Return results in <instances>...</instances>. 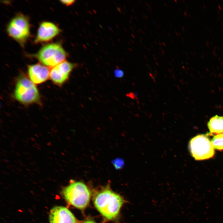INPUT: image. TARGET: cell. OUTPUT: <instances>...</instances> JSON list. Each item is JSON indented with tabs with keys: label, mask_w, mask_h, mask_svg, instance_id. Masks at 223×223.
Listing matches in <instances>:
<instances>
[{
	"label": "cell",
	"mask_w": 223,
	"mask_h": 223,
	"mask_svg": "<svg viewBox=\"0 0 223 223\" xmlns=\"http://www.w3.org/2000/svg\"><path fill=\"white\" fill-rule=\"evenodd\" d=\"M94 201L95 207L102 215L111 220L118 216L125 200L118 194L105 188L96 194Z\"/></svg>",
	"instance_id": "6da1fadb"
},
{
	"label": "cell",
	"mask_w": 223,
	"mask_h": 223,
	"mask_svg": "<svg viewBox=\"0 0 223 223\" xmlns=\"http://www.w3.org/2000/svg\"><path fill=\"white\" fill-rule=\"evenodd\" d=\"M62 194L65 199L71 205L81 210L89 204L90 193L86 185L81 181H74L65 187Z\"/></svg>",
	"instance_id": "7a4b0ae2"
},
{
	"label": "cell",
	"mask_w": 223,
	"mask_h": 223,
	"mask_svg": "<svg viewBox=\"0 0 223 223\" xmlns=\"http://www.w3.org/2000/svg\"><path fill=\"white\" fill-rule=\"evenodd\" d=\"M14 96L18 101L25 104L37 103L40 99L39 93L35 84L24 75L17 80Z\"/></svg>",
	"instance_id": "3957f363"
},
{
	"label": "cell",
	"mask_w": 223,
	"mask_h": 223,
	"mask_svg": "<svg viewBox=\"0 0 223 223\" xmlns=\"http://www.w3.org/2000/svg\"><path fill=\"white\" fill-rule=\"evenodd\" d=\"M36 55L43 64L52 68L65 61L67 53L60 45L54 43L44 46Z\"/></svg>",
	"instance_id": "277c9868"
},
{
	"label": "cell",
	"mask_w": 223,
	"mask_h": 223,
	"mask_svg": "<svg viewBox=\"0 0 223 223\" xmlns=\"http://www.w3.org/2000/svg\"><path fill=\"white\" fill-rule=\"evenodd\" d=\"M189 147L191 155L196 160L208 159L214 155V148L207 134H200L193 138L189 142Z\"/></svg>",
	"instance_id": "5b68a950"
},
{
	"label": "cell",
	"mask_w": 223,
	"mask_h": 223,
	"mask_svg": "<svg viewBox=\"0 0 223 223\" xmlns=\"http://www.w3.org/2000/svg\"><path fill=\"white\" fill-rule=\"evenodd\" d=\"M9 35L20 43L27 40L30 34L29 25L28 20L22 15H18L10 21L7 28Z\"/></svg>",
	"instance_id": "8992f818"
},
{
	"label": "cell",
	"mask_w": 223,
	"mask_h": 223,
	"mask_svg": "<svg viewBox=\"0 0 223 223\" xmlns=\"http://www.w3.org/2000/svg\"><path fill=\"white\" fill-rule=\"evenodd\" d=\"M76 64L64 61L52 68L50 78L55 84L62 85L68 79L69 75Z\"/></svg>",
	"instance_id": "52a82bcc"
},
{
	"label": "cell",
	"mask_w": 223,
	"mask_h": 223,
	"mask_svg": "<svg viewBox=\"0 0 223 223\" xmlns=\"http://www.w3.org/2000/svg\"><path fill=\"white\" fill-rule=\"evenodd\" d=\"M49 219L50 223H78L72 212L61 206L54 207L50 210Z\"/></svg>",
	"instance_id": "ba28073f"
},
{
	"label": "cell",
	"mask_w": 223,
	"mask_h": 223,
	"mask_svg": "<svg viewBox=\"0 0 223 223\" xmlns=\"http://www.w3.org/2000/svg\"><path fill=\"white\" fill-rule=\"evenodd\" d=\"M28 71L29 79L35 84L43 83L50 77V70L42 64L37 63L29 65Z\"/></svg>",
	"instance_id": "9c48e42d"
},
{
	"label": "cell",
	"mask_w": 223,
	"mask_h": 223,
	"mask_svg": "<svg viewBox=\"0 0 223 223\" xmlns=\"http://www.w3.org/2000/svg\"><path fill=\"white\" fill-rule=\"evenodd\" d=\"M60 31L59 28L54 24L47 21L43 22L38 29L35 42L48 41L58 35Z\"/></svg>",
	"instance_id": "30bf717a"
},
{
	"label": "cell",
	"mask_w": 223,
	"mask_h": 223,
	"mask_svg": "<svg viewBox=\"0 0 223 223\" xmlns=\"http://www.w3.org/2000/svg\"><path fill=\"white\" fill-rule=\"evenodd\" d=\"M208 126L210 132L207 135L223 133V117L216 115L212 117L208 122Z\"/></svg>",
	"instance_id": "8fae6325"
},
{
	"label": "cell",
	"mask_w": 223,
	"mask_h": 223,
	"mask_svg": "<svg viewBox=\"0 0 223 223\" xmlns=\"http://www.w3.org/2000/svg\"><path fill=\"white\" fill-rule=\"evenodd\" d=\"M214 149L219 151L223 150V133L216 135L211 141Z\"/></svg>",
	"instance_id": "7c38bea8"
},
{
	"label": "cell",
	"mask_w": 223,
	"mask_h": 223,
	"mask_svg": "<svg viewBox=\"0 0 223 223\" xmlns=\"http://www.w3.org/2000/svg\"><path fill=\"white\" fill-rule=\"evenodd\" d=\"M112 164L116 169H119L123 166L124 162L121 159H116L112 161Z\"/></svg>",
	"instance_id": "4fadbf2b"
},
{
	"label": "cell",
	"mask_w": 223,
	"mask_h": 223,
	"mask_svg": "<svg viewBox=\"0 0 223 223\" xmlns=\"http://www.w3.org/2000/svg\"><path fill=\"white\" fill-rule=\"evenodd\" d=\"M114 74L117 77L121 78L123 77L124 75V72L123 71L119 69H116L114 71Z\"/></svg>",
	"instance_id": "5bb4252c"
},
{
	"label": "cell",
	"mask_w": 223,
	"mask_h": 223,
	"mask_svg": "<svg viewBox=\"0 0 223 223\" xmlns=\"http://www.w3.org/2000/svg\"><path fill=\"white\" fill-rule=\"evenodd\" d=\"M60 1L63 4L68 6L73 4L75 2V1L74 0H61Z\"/></svg>",
	"instance_id": "9a60e30c"
},
{
	"label": "cell",
	"mask_w": 223,
	"mask_h": 223,
	"mask_svg": "<svg viewBox=\"0 0 223 223\" xmlns=\"http://www.w3.org/2000/svg\"><path fill=\"white\" fill-rule=\"evenodd\" d=\"M82 223H96V222H94L93 221H91V220H88L86 221H85L84 222Z\"/></svg>",
	"instance_id": "2e32d148"
}]
</instances>
